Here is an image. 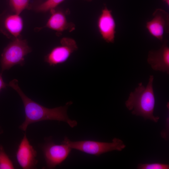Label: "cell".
<instances>
[{"label":"cell","instance_id":"6da1fadb","mask_svg":"<svg viewBox=\"0 0 169 169\" xmlns=\"http://www.w3.org/2000/svg\"><path fill=\"white\" fill-rule=\"evenodd\" d=\"M18 81L14 79L8 85L15 90L21 98L24 107L25 118L19 126L22 130L26 131L29 125L36 122L46 120H55L65 122L71 128L77 125L75 120L69 119L67 114L68 107L72 104L71 101L63 106L52 109L47 108L32 100L23 92L18 85Z\"/></svg>","mask_w":169,"mask_h":169},{"label":"cell","instance_id":"7a4b0ae2","mask_svg":"<svg viewBox=\"0 0 169 169\" xmlns=\"http://www.w3.org/2000/svg\"><path fill=\"white\" fill-rule=\"evenodd\" d=\"M153 80V75H151L146 87L142 83H139L134 91L130 93L125 104L133 115L141 116L145 120L149 119L157 122L160 117L155 116L153 114L155 105Z\"/></svg>","mask_w":169,"mask_h":169},{"label":"cell","instance_id":"3957f363","mask_svg":"<svg viewBox=\"0 0 169 169\" xmlns=\"http://www.w3.org/2000/svg\"><path fill=\"white\" fill-rule=\"evenodd\" d=\"M61 143L72 149L96 156L113 151H121L126 147L121 140L116 138L111 142H106L90 140L72 141L65 137Z\"/></svg>","mask_w":169,"mask_h":169},{"label":"cell","instance_id":"277c9868","mask_svg":"<svg viewBox=\"0 0 169 169\" xmlns=\"http://www.w3.org/2000/svg\"><path fill=\"white\" fill-rule=\"evenodd\" d=\"M31 51L26 39L20 37L13 39L4 49L1 55L2 72L8 70L16 65L23 66L24 64L25 56Z\"/></svg>","mask_w":169,"mask_h":169},{"label":"cell","instance_id":"5b68a950","mask_svg":"<svg viewBox=\"0 0 169 169\" xmlns=\"http://www.w3.org/2000/svg\"><path fill=\"white\" fill-rule=\"evenodd\" d=\"M60 45L53 48L44 57V61L51 66L63 64L69 58L72 54L78 49L75 40L64 37L60 40Z\"/></svg>","mask_w":169,"mask_h":169},{"label":"cell","instance_id":"8992f818","mask_svg":"<svg viewBox=\"0 0 169 169\" xmlns=\"http://www.w3.org/2000/svg\"><path fill=\"white\" fill-rule=\"evenodd\" d=\"M71 150V148L62 143L58 145L52 141L48 142L43 148L47 167L53 169L60 165L67 157Z\"/></svg>","mask_w":169,"mask_h":169},{"label":"cell","instance_id":"52a82bcc","mask_svg":"<svg viewBox=\"0 0 169 169\" xmlns=\"http://www.w3.org/2000/svg\"><path fill=\"white\" fill-rule=\"evenodd\" d=\"M23 22L20 14L6 12L0 14V32L8 38L20 37Z\"/></svg>","mask_w":169,"mask_h":169},{"label":"cell","instance_id":"ba28073f","mask_svg":"<svg viewBox=\"0 0 169 169\" xmlns=\"http://www.w3.org/2000/svg\"><path fill=\"white\" fill-rule=\"evenodd\" d=\"M153 16L152 19L146 23V28L151 35L162 41L164 34L169 32V14L158 8L154 12Z\"/></svg>","mask_w":169,"mask_h":169},{"label":"cell","instance_id":"9c48e42d","mask_svg":"<svg viewBox=\"0 0 169 169\" xmlns=\"http://www.w3.org/2000/svg\"><path fill=\"white\" fill-rule=\"evenodd\" d=\"M99 31L102 38L108 43L115 41L116 23L112 11L105 6L102 9L97 21Z\"/></svg>","mask_w":169,"mask_h":169},{"label":"cell","instance_id":"30bf717a","mask_svg":"<svg viewBox=\"0 0 169 169\" xmlns=\"http://www.w3.org/2000/svg\"><path fill=\"white\" fill-rule=\"evenodd\" d=\"M37 152L30 145L26 135L21 141L16 153L18 162L24 169L33 168L37 163Z\"/></svg>","mask_w":169,"mask_h":169},{"label":"cell","instance_id":"8fae6325","mask_svg":"<svg viewBox=\"0 0 169 169\" xmlns=\"http://www.w3.org/2000/svg\"><path fill=\"white\" fill-rule=\"evenodd\" d=\"M147 61L153 70L169 74V47L167 42L165 41L159 49L149 51Z\"/></svg>","mask_w":169,"mask_h":169},{"label":"cell","instance_id":"7c38bea8","mask_svg":"<svg viewBox=\"0 0 169 169\" xmlns=\"http://www.w3.org/2000/svg\"><path fill=\"white\" fill-rule=\"evenodd\" d=\"M50 12L51 15L45 25L37 29L41 30L43 28H47L59 33L66 30L71 31L74 29V25L68 22L63 12L56 8Z\"/></svg>","mask_w":169,"mask_h":169},{"label":"cell","instance_id":"4fadbf2b","mask_svg":"<svg viewBox=\"0 0 169 169\" xmlns=\"http://www.w3.org/2000/svg\"><path fill=\"white\" fill-rule=\"evenodd\" d=\"M30 0H9V6L14 13L18 14L26 9L31 8Z\"/></svg>","mask_w":169,"mask_h":169},{"label":"cell","instance_id":"5bb4252c","mask_svg":"<svg viewBox=\"0 0 169 169\" xmlns=\"http://www.w3.org/2000/svg\"><path fill=\"white\" fill-rule=\"evenodd\" d=\"M65 0H46L40 3L35 8V10L38 12H46L55 9Z\"/></svg>","mask_w":169,"mask_h":169},{"label":"cell","instance_id":"9a60e30c","mask_svg":"<svg viewBox=\"0 0 169 169\" xmlns=\"http://www.w3.org/2000/svg\"><path fill=\"white\" fill-rule=\"evenodd\" d=\"M14 167L12 161L5 152L2 146H0V169H13Z\"/></svg>","mask_w":169,"mask_h":169},{"label":"cell","instance_id":"2e32d148","mask_svg":"<svg viewBox=\"0 0 169 169\" xmlns=\"http://www.w3.org/2000/svg\"><path fill=\"white\" fill-rule=\"evenodd\" d=\"M138 169H169L168 164L159 163L150 164H140L137 167Z\"/></svg>","mask_w":169,"mask_h":169},{"label":"cell","instance_id":"e0dca14e","mask_svg":"<svg viewBox=\"0 0 169 169\" xmlns=\"http://www.w3.org/2000/svg\"><path fill=\"white\" fill-rule=\"evenodd\" d=\"M166 128L161 133L162 137L166 140H167L169 136V117H167L166 120Z\"/></svg>","mask_w":169,"mask_h":169},{"label":"cell","instance_id":"ac0fdd59","mask_svg":"<svg viewBox=\"0 0 169 169\" xmlns=\"http://www.w3.org/2000/svg\"><path fill=\"white\" fill-rule=\"evenodd\" d=\"M8 85L3 80L2 74L0 73V92L2 89L5 88Z\"/></svg>","mask_w":169,"mask_h":169},{"label":"cell","instance_id":"d6986e66","mask_svg":"<svg viewBox=\"0 0 169 169\" xmlns=\"http://www.w3.org/2000/svg\"><path fill=\"white\" fill-rule=\"evenodd\" d=\"M162 1L164 2L167 6L169 5V0H162Z\"/></svg>","mask_w":169,"mask_h":169},{"label":"cell","instance_id":"ffe728a7","mask_svg":"<svg viewBox=\"0 0 169 169\" xmlns=\"http://www.w3.org/2000/svg\"><path fill=\"white\" fill-rule=\"evenodd\" d=\"M85 0L86 1H91L92 0Z\"/></svg>","mask_w":169,"mask_h":169}]
</instances>
